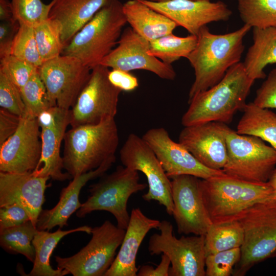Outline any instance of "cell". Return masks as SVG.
I'll return each mask as SVG.
<instances>
[{
  "mask_svg": "<svg viewBox=\"0 0 276 276\" xmlns=\"http://www.w3.org/2000/svg\"><path fill=\"white\" fill-rule=\"evenodd\" d=\"M224 125L210 122L185 126L178 142L206 167L222 170L227 158Z\"/></svg>",
  "mask_w": 276,
  "mask_h": 276,
  "instance_id": "obj_19",
  "label": "cell"
},
{
  "mask_svg": "<svg viewBox=\"0 0 276 276\" xmlns=\"http://www.w3.org/2000/svg\"><path fill=\"white\" fill-rule=\"evenodd\" d=\"M254 82L247 74L243 62L234 65L219 82L189 100V107L181 119L182 125L230 123L235 114L246 105Z\"/></svg>",
  "mask_w": 276,
  "mask_h": 276,
  "instance_id": "obj_2",
  "label": "cell"
},
{
  "mask_svg": "<svg viewBox=\"0 0 276 276\" xmlns=\"http://www.w3.org/2000/svg\"><path fill=\"white\" fill-rule=\"evenodd\" d=\"M204 236L206 257L221 251L240 247L244 241L243 229L238 220L213 223Z\"/></svg>",
  "mask_w": 276,
  "mask_h": 276,
  "instance_id": "obj_29",
  "label": "cell"
},
{
  "mask_svg": "<svg viewBox=\"0 0 276 276\" xmlns=\"http://www.w3.org/2000/svg\"><path fill=\"white\" fill-rule=\"evenodd\" d=\"M19 28V24L13 18L1 21L0 25V58L11 54L12 45Z\"/></svg>",
  "mask_w": 276,
  "mask_h": 276,
  "instance_id": "obj_42",
  "label": "cell"
},
{
  "mask_svg": "<svg viewBox=\"0 0 276 276\" xmlns=\"http://www.w3.org/2000/svg\"><path fill=\"white\" fill-rule=\"evenodd\" d=\"M36 117L26 113L16 132L0 146V172L21 173L37 167L41 153Z\"/></svg>",
  "mask_w": 276,
  "mask_h": 276,
  "instance_id": "obj_16",
  "label": "cell"
},
{
  "mask_svg": "<svg viewBox=\"0 0 276 276\" xmlns=\"http://www.w3.org/2000/svg\"><path fill=\"white\" fill-rule=\"evenodd\" d=\"M92 228L82 226L70 230L62 231L59 228L54 232L38 231L32 244L35 251L33 268L29 275L31 276H63L69 274L65 270L53 269L50 265V258L54 249L64 236L75 232H85L90 234Z\"/></svg>",
  "mask_w": 276,
  "mask_h": 276,
  "instance_id": "obj_27",
  "label": "cell"
},
{
  "mask_svg": "<svg viewBox=\"0 0 276 276\" xmlns=\"http://www.w3.org/2000/svg\"><path fill=\"white\" fill-rule=\"evenodd\" d=\"M38 230L31 220L0 232V245L6 251L24 255L33 263L35 251L32 241Z\"/></svg>",
  "mask_w": 276,
  "mask_h": 276,
  "instance_id": "obj_31",
  "label": "cell"
},
{
  "mask_svg": "<svg viewBox=\"0 0 276 276\" xmlns=\"http://www.w3.org/2000/svg\"><path fill=\"white\" fill-rule=\"evenodd\" d=\"M171 261L169 257L162 254L159 264L154 268L151 265H143L138 270V276H168L169 275Z\"/></svg>",
  "mask_w": 276,
  "mask_h": 276,
  "instance_id": "obj_45",
  "label": "cell"
},
{
  "mask_svg": "<svg viewBox=\"0 0 276 276\" xmlns=\"http://www.w3.org/2000/svg\"><path fill=\"white\" fill-rule=\"evenodd\" d=\"M236 220L243 228L244 241L233 274L242 276L255 264L276 258V202L270 197L257 202Z\"/></svg>",
  "mask_w": 276,
  "mask_h": 276,
  "instance_id": "obj_6",
  "label": "cell"
},
{
  "mask_svg": "<svg viewBox=\"0 0 276 276\" xmlns=\"http://www.w3.org/2000/svg\"><path fill=\"white\" fill-rule=\"evenodd\" d=\"M108 67L99 65L70 109V125H95L114 118L122 90L109 81Z\"/></svg>",
  "mask_w": 276,
  "mask_h": 276,
  "instance_id": "obj_11",
  "label": "cell"
},
{
  "mask_svg": "<svg viewBox=\"0 0 276 276\" xmlns=\"http://www.w3.org/2000/svg\"><path fill=\"white\" fill-rule=\"evenodd\" d=\"M38 50L42 63L62 54L61 26L56 20L48 18L34 27Z\"/></svg>",
  "mask_w": 276,
  "mask_h": 276,
  "instance_id": "obj_33",
  "label": "cell"
},
{
  "mask_svg": "<svg viewBox=\"0 0 276 276\" xmlns=\"http://www.w3.org/2000/svg\"><path fill=\"white\" fill-rule=\"evenodd\" d=\"M197 42V36L179 37L171 33L149 42L148 53L165 63L171 64L180 58H187Z\"/></svg>",
  "mask_w": 276,
  "mask_h": 276,
  "instance_id": "obj_30",
  "label": "cell"
},
{
  "mask_svg": "<svg viewBox=\"0 0 276 276\" xmlns=\"http://www.w3.org/2000/svg\"><path fill=\"white\" fill-rule=\"evenodd\" d=\"M32 172H0V207L14 204L22 206L36 226L45 201L44 192L50 186L47 181L50 178L36 176Z\"/></svg>",
  "mask_w": 276,
  "mask_h": 276,
  "instance_id": "obj_20",
  "label": "cell"
},
{
  "mask_svg": "<svg viewBox=\"0 0 276 276\" xmlns=\"http://www.w3.org/2000/svg\"><path fill=\"white\" fill-rule=\"evenodd\" d=\"M21 117L5 109L0 110V146L17 130Z\"/></svg>",
  "mask_w": 276,
  "mask_h": 276,
  "instance_id": "obj_43",
  "label": "cell"
},
{
  "mask_svg": "<svg viewBox=\"0 0 276 276\" xmlns=\"http://www.w3.org/2000/svg\"><path fill=\"white\" fill-rule=\"evenodd\" d=\"M123 11L130 27L149 42L173 33L177 27L170 18L138 0L123 4Z\"/></svg>",
  "mask_w": 276,
  "mask_h": 276,
  "instance_id": "obj_25",
  "label": "cell"
},
{
  "mask_svg": "<svg viewBox=\"0 0 276 276\" xmlns=\"http://www.w3.org/2000/svg\"><path fill=\"white\" fill-rule=\"evenodd\" d=\"M227 150L222 169L226 175L253 182H266L276 166V149L254 135L238 133L225 124Z\"/></svg>",
  "mask_w": 276,
  "mask_h": 276,
  "instance_id": "obj_8",
  "label": "cell"
},
{
  "mask_svg": "<svg viewBox=\"0 0 276 276\" xmlns=\"http://www.w3.org/2000/svg\"><path fill=\"white\" fill-rule=\"evenodd\" d=\"M127 23L123 4L112 0L75 34L62 54L76 57L92 69L114 48Z\"/></svg>",
  "mask_w": 276,
  "mask_h": 276,
  "instance_id": "obj_5",
  "label": "cell"
},
{
  "mask_svg": "<svg viewBox=\"0 0 276 276\" xmlns=\"http://www.w3.org/2000/svg\"><path fill=\"white\" fill-rule=\"evenodd\" d=\"M92 237L87 244L68 257L56 256L57 268L65 270L73 276H102L112 264L121 246L125 229L109 220L91 229Z\"/></svg>",
  "mask_w": 276,
  "mask_h": 276,
  "instance_id": "obj_9",
  "label": "cell"
},
{
  "mask_svg": "<svg viewBox=\"0 0 276 276\" xmlns=\"http://www.w3.org/2000/svg\"><path fill=\"white\" fill-rule=\"evenodd\" d=\"M170 178L174 205L172 215L178 233L205 235L213 223L203 200L200 178L190 175Z\"/></svg>",
  "mask_w": 276,
  "mask_h": 276,
  "instance_id": "obj_14",
  "label": "cell"
},
{
  "mask_svg": "<svg viewBox=\"0 0 276 276\" xmlns=\"http://www.w3.org/2000/svg\"><path fill=\"white\" fill-rule=\"evenodd\" d=\"M240 17L251 28H276V0H237Z\"/></svg>",
  "mask_w": 276,
  "mask_h": 276,
  "instance_id": "obj_32",
  "label": "cell"
},
{
  "mask_svg": "<svg viewBox=\"0 0 276 276\" xmlns=\"http://www.w3.org/2000/svg\"><path fill=\"white\" fill-rule=\"evenodd\" d=\"M26 108V113L35 117L43 110L53 106L50 102L45 86L38 70L33 74L20 90Z\"/></svg>",
  "mask_w": 276,
  "mask_h": 276,
  "instance_id": "obj_35",
  "label": "cell"
},
{
  "mask_svg": "<svg viewBox=\"0 0 276 276\" xmlns=\"http://www.w3.org/2000/svg\"><path fill=\"white\" fill-rule=\"evenodd\" d=\"M112 0H56L49 18L61 26L64 47L102 8Z\"/></svg>",
  "mask_w": 276,
  "mask_h": 276,
  "instance_id": "obj_24",
  "label": "cell"
},
{
  "mask_svg": "<svg viewBox=\"0 0 276 276\" xmlns=\"http://www.w3.org/2000/svg\"><path fill=\"white\" fill-rule=\"evenodd\" d=\"M38 68L12 54L0 58V71L4 73L20 90Z\"/></svg>",
  "mask_w": 276,
  "mask_h": 276,
  "instance_id": "obj_38",
  "label": "cell"
},
{
  "mask_svg": "<svg viewBox=\"0 0 276 276\" xmlns=\"http://www.w3.org/2000/svg\"><path fill=\"white\" fill-rule=\"evenodd\" d=\"M91 71L76 57L62 54L38 68L51 105L68 110L87 83Z\"/></svg>",
  "mask_w": 276,
  "mask_h": 276,
  "instance_id": "obj_13",
  "label": "cell"
},
{
  "mask_svg": "<svg viewBox=\"0 0 276 276\" xmlns=\"http://www.w3.org/2000/svg\"><path fill=\"white\" fill-rule=\"evenodd\" d=\"M142 138L153 151L170 178L190 175L207 179L226 174L222 170L212 169L202 164L181 144L173 141L164 128L150 129Z\"/></svg>",
  "mask_w": 276,
  "mask_h": 276,
  "instance_id": "obj_17",
  "label": "cell"
},
{
  "mask_svg": "<svg viewBox=\"0 0 276 276\" xmlns=\"http://www.w3.org/2000/svg\"><path fill=\"white\" fill-rule=\"evenodd\" d=\"M164 15L191 34L197 36L202 28L213 22L227 20L232 11L221 1L168 0L155 2L138 0Z\"/></svg>",
  "mask_w": 276,
  "mask_h": 276,
  "instance_id": "obj_18",
  "label": "cell"
},
{
  "mask_svg": "<svg viewBox=\"0 0 276 276\" xmlns=\"http://www.w3.org/2000/svg\"><path fill=\"white\" fill-rule=\"evenodd\" d=\"M160 222L148 217L139 208L133 209L120 250L104 276L137 275L135 262L139 247L147 233L157 229Z\"/></svg>",
  "mask_w": 276,
  "mask_h": 276,
  "instance_id": "obj_22",
  "label": "cell"
},
{
  "mask_svg": "<svg viewBox=\"0 0 276 276\" xmlns=\"http://www.w3.org/2000/svg\"><path fill=\"white\" fill-rule=\"evenodd\" d=\"M147 187L140 182L137 171L119 166L113 172L104 174L99 181L89 186V195L76 216L83 218L93 211H105L113 215L119 227L126 229L130 220L128 200Z\"/></svg>",
  "mask_w": 276,
  "mask_h": 276,
  "instance_id": "obj_7",
  "label": "cell"
},
{
  "mask_svg": "<svg viewBox=\"0 0 276 276\" xmlns=\"http://www.w3.org/2000/svg\"><path fill=\"white\" fill-rule=\"evenodd\" d=\"M55 1L45 4L41 0H11L13 18L19 24L35 27L49 18Z\"/></svg>",
  "mask_w": 276,
  "mask_h": 276,
  "instance_id": "obj_34",
  "label": "cell"
},
{
  "mask_svg": "<svg viewBox=\"0 0 276 276\" xmlns=\"http://www.w3.org/2000/svg\"><path fill=\"white\" fill-rule=\"evenodd\" d=\"M160 234L151 236L148 249L151 255L165 254L170 260V276H205L204 235L182 236L177 238L173 225L167 220L160 222Z\"/></svg>",
  "mask_w": 276,
  "mask_h": 276,
  "instance_id": "obj_10",
  "label": "cell"
},
{
  "mask_svg": "<svg viewBox=\"0 0 276 276\" xmlns=\"http://www.w3.org/2000/svg\"><path fill=\"white\" fill-rule=\"evenodd\" d=\"M108 77L110 82L122 91H132L139 86L137 78L129 72L112 69L109 70Z\"/></svg>",
  "mask_w": 276,
  "mask_h": 276,
  "instance_id": "obj_44",
  "label": "cell"
},
{
  "mask_svg": "<svg viewBox=\"0 0 276 276\" xmlns=\"http://www.w3.org/2000/svg\"><path fill=\"white\" fill-rule=\"evenodd\" d=\"M239 121L236 132L257 136L276 149V114L269 108L260 107L253 102L246 103Z\"/></svg>",
  "mask_w": 276,
  "mask_h": 276,
  "instance_id": "obj_28",
  "label": "cell"
},
{
  "mask_svg": "<svg viewBox=\"0 0 276 276\" xmlns=\"http://www.w3.org/2000/svg\"><path fill=\"white\" fill-rule=\"evenodd\" d=\"M116 157L104 162L98 168L73 178L60 194L59 201L52 209L42 210L39 215L36 227L38 231H50L55 226H67L71 216L81 206L79 201L81 190L90 180L103 176L115 162Z\"/></svg>",
  "mask_w": 276,
  "mask_h": 276,
  "instance_id": "obj_21",
  "label": "cell"
},
{
  "mask_svg": "<svg viewBox=\"0 0 276 276\" xmlns=\"http://www.w3.org/2000/svg\"><path fill=\"white\" fill-rule=\"evenodd\" d=\"M13 18V9L11 2L9 0H0L1 20L7 21Z\"/></svg>",
  "mask_w": 276,
  "mask_h": 276,
  "instance_id": "obj_46",
  "label": "cell"
},
{
  "mask_svg": "<svg viewBox=\"0 0 276 276\" xmlns=\"http://www.w3.org/2000/svg\"><path fill=\"white\" fill-rule=\"evenodd\" d=\"M268 182L271 187L273 191L270 198L276 202V168L273 171Z\"/></svg>",
  "mask_w": 276,
  "mask_h": 276,
  "instance_id": "obj_47",
  "label": "cell"
},
{
  "mask_svg": "<svg viewBox=\"0 0 276 276\" xmlns=\"http://www.w3.org/2000/svg\"><path fill=\"white\" fill-rule=\"evenodd\" d=\"M11 54L39 68L42 64L35 36L34 28L24 24L15 36Z\"/></svg>",
  "mask_w": 276,
  "mask_h": 276,
  "instance_id": "obj_36",
  "label": "cell"
},
{
  "mask_svg": "<svg viewBox=\"0 0 276 276\" xmlns=\"http://www.w3.org/2000/svg\"><path fill=\"white\" fill-rule=\"evenodd\" d=\"M117 44L100 65L127 72L146 70L165 80L175 79L176 74L172 65L149 55V41L131 27L124 29Z\"/></svg>",
  "mask_w": 276,
  "mask_h": 276,
  "instance_id": "obj_15",
  "label": "cell"
},
{
  "mask_svg": "<svg viewBox=\"0 0 276 276\" xmlns=\"http://www.w3.org/2000/svg\"><path fill=\"white\" fill-rule=\"evenodd\" d=\"M253 43L243 62L249 78L255 81L266 77L264 69L276 63V28H253Z\"/></svg>",
  "mask_w": 276,
  "mask_h": 276,
  "instance_id": "obj_26",
  "label": "cell"
},
{
  "mask_svg": "<svg viewBox=\"0 0 276 276\" xmlns=\"http://www.w3.org/2000/svg\"><path fill=\"white\" fill-rule=\"evenodd\" d=\"M70 125V109L61 108L54 122L40 128L41 153L38 164L32 173L36 176L48 177L54 180L73 178L64 169L60 147L66 129Z\"/></svg>",
  "mask_w": 276,
  "mask_h": 276,
  "instance_id": "obj_23",
  "label": "cell"
},
{
  "mask_svg": "<svg viewBox=\"0 0 276 276\" xmlns=\"http://www.w3.org/2000/svg\"><path fill=\"white\" fill-rule=\"evenodd\" d=\"M31 220L27 211L17 204L0 207V232Z\"/></svg>",
  "mask_w": 276,
  "mask_h": 276,
  "instance_id": "obj_41",
  "label": "cell"
},
{
  "mask_svg": "<svg viewBox=\"0 0 276 276\" xmlns=\"http://www.w3.org/2000/svg\"><path fill=\"white\" fill-rule=\"evenodd\" d=\"M151 1H155V2H163V1H166L168 0H151ZM193 1H201V0H193Z\"/></svg>",
  "mask_w": 276,
  "mask_h": 276,
  "instance_id": "obj_48",
  "label": "cell"
},
{
  "mask_svg": "<svg viewBox=\"0 0 276 276\" xmlns=\"http://www.w3.org/2000/svg\"><path fill=\"white\" fill-rule=\"evenodd\" d=\"M0 106L19 117L26 113L21 92L15 84L0 71Z\"/></svg>",
  "mask_w": 276,
  "mask_h": 276,
  "instance_id": "obj_39",
  "label": "cell"
},
{
  "mask_svg": "<svg viewBox=\"0 0 276 276\" xmlns=\"http://www.w3.org/2000/svg\"><path fill=\"white\" fill-rule=\"evenodd\" d=\"M120 158L124 166L140 171L146 177L148 190L142 196L143 199L157 201L172 215L174 205L170 178L142 137L130 134L120 150Z\"/></svg>",
  "mask_w": 276,
  "mask_h": 276,
  "instance_id": "obj_12",
  "label": "cell"
},
{
  "mask_svg": "<svg viewBox=\"0 0 276 276\" xmlns=\"http://www.w3.org/2000/svg\"><path fill=\"white\" fill-rule=\"evenodd\" d=\"M253 103L262 108L276 109V68L269 72L257 90Z\"/></svg>",
  "mask_w": 276,
  "mask_h": 276,
  "instance_id": "obj_40",
  "label": "cell"
},
{
  "mask_svg": "<svg viewBox=\"0 0 276 276\" xmlns=\"http://www.w3.org/2000/svg\"><path fill=\"white\" fill-rule=\"evenodd\" d=\"M203 200L213 224L236 220L243 211L273 193L268 182H253L226 174L200 180Z\"/></svg>",
  "mask_w": 276,
  "mask_h": 276,
  "instance_id": "obj_4",
  "label": "cell"
},
{
  "mask_svg": "<svg viewBox=\"0 0 276 276\" xmlns=\"http://www.w3.org/2000/svg\"><path fill=\"white\" fill-rule=\"evenodd\" d=\"M63 141L64 169L73 178L116 157L119 131L112 118L97 124L72 127L66 131Z\"/></svg>",
  "mask_w": 276,
  "mask_h": 276,
  "instance_id": "obj_3",
  "label": "cell"
},
{
  "mask_svg": "<svg viewBox=\"0 0 276 276\" xmlns=\"http://www.w3.org/2000/svg\"><path fill=\"white\" fill-rule=\"evenodd\" d=\"M251 28L244 24L239 29L223 34L211 33L207 26L201 29L196 45L187 57L195 74L189 100L217 84L230 67L240 62L244 49L243 39Z\"/></svg>",
  "mask_w": 276,
  "mask_h": 276,
  "instance_id": "obj_1",
  "label": "cell"
},
{
  "mask_svg": "<svg viewBox=\"0 0 276 276\" xmlns=\"http://www.w3.org/2000/svg\"><path fill=\"white\" fill-rule=\"evenodd\" d=\"M241 257L240 247L209 255L205 259V275L229 276Z\"/></svg>",
  "mask_w": 276,
  "mask_h": 276,
  "instance_id": "obj_37",
  "label": "cell"
}]
</instances>
